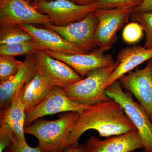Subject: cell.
Masks as SVG:
<instances>
[{
	"mask_svg": "<svg viewBox=\"0 0 152 152\" xmlns=\"http://www.w3.org/2000/svg\"><path fill=\"white\" fill-rule=\"evenodd\" d=\"M117 58L118 64L106 82L105 88L142 63L151 59L152 48L141 46L125 48L120 51Z\"/></svg>",
	"mask_w": 152,
	"mask_h": 152,
	"instance_id": "obj_17",
	"label": "cell"
},
{
	"mask_svg": "<svg viewBox=\"0 0 152 152\" xmlns=\"http://www.w3.org/2000/svg\"><path fill=\"white\" fill-rule=\"evenodd\" d=\"M143 148L141 138L136 129L104 140L91 136L84 145L85 152H131Z\"/></svg>",
	"mask_w": 152,
	"mask_h": 152,
	"instance_id": "obj_14",
	"label": "cell"
},
{
	"mask_svg": "<svg viewBox=\"0 0 152 152\" xmlns=\"http://www.w3.org/2000/svg\"><path fill=\"white\" fill-rule=\"evenodd\" d=\"M88 106L72 100L66 96L64 89L54 86L43 100L26 113L25 126H27L38 119L48 115L63 112H77L80 113Z\"/></svg>",
	"mask_w": 152,
	"mask_h": 152,
	"instance_id": "obj_10",
	"label": "cell"
},
{
	"mask_svg": "<svg viewBox=\"0 0 152 152\" xmlns=\"http://www.w3.org/2000/svg\"><path fill=\"white\" fill-rule=\"evenodd\" d=\"M37 72L34 53L26 56L18 72L10 80L0 84L1 113L8 107L17 93L33 78Z\"/></svg>",
	"mask_w": 152,
	"mask_h": 152,
	"instance_id": "obj_16",
	"label": "cell"
},
{
	"mask_svg": "<svg viewBox=\"0 0 152 152\" xmlns=\"http://www.w3.org/2000/svg\"><path fill=\"white\" fill-rule=\"evenodd\" d=\"M118 64L96 69L90 72L85 78L70 85L65 88L68 97L72 100L86 106H91L108 101L105 85L110 75Z\"/></svg>",
	"mask_w": 152,
	"mask_h": 152,
	"instance_id": "obj_3",
	"label": "cell"
},
{
	"mask_svg": "<svg viewBox=\"0 0 152 152\" xmlns=\"http://www.w3.org/2000/svg\"><path fill=\"white\" fill-rule=\"evenodd\" d=\"M152 12V0H144L141 5L133 9V12Z\"/></svg>",
	"mask_w": 152,
	"mask_h": 152,
	"instance_id": "obj_26",
	"label": "cell"
},
{
	"mask_svg": "<svg viewBox=\"0 0 152 152\" xmlns=\"http://www.w3.org/2000/svg\"><path fill=\"white\" fill-rule=\"evenodd\" d=\"M44 51L53 58L66 63L83 78L86 77L91 71L113 65L116 62L111 55H104V52L99 48L88 53L78 54H66Z\"/></svg>",
	"mask_w": 152,
	"mask_h": 152,
	"instance_id": "obj_12",
	"label": "cell"
},
{
	"mask_svg": "<svg viewBox=\"0 0 152 152\" xmlns=\"http://www.w3.org/2000/svg\"><path fill=\"white\" fill-rule=\"evenodd\" d=\"M130 18L140 24L143 28L146 37L144 47L146 49L152 48V12H132Z\"/></svg>",
	"mask_w": 152,
	"mask_h": 152,
	"instance_id": "obj_22",
	"label": "cell"
},
{
	"mask_svg": "<svg viewBox=\"0 0 152 152\" xmlns=\"http://www.w3.org/2000/svg\"><path fill=\"white\" fill-rule=\"evenodd\" d=\"M64 152H85L84 145L69 146L67 147Z\"/></svg>",
	"mask_w": 152,
	"mask_h": 152,
	"instance_id": "obj_27",
	"label": "cell"
},
{
	"mask_svg": "<svg viewBox=\"0 0 152 152\" xmlns=\"http://www.w3.org/2000/svg\"><path fill=\"white\" fill-rule=\"evenodd\" d=\"M144 0H97L98 9L132 8L138 7Z\"/></svg>",
	"mask_w": 152,
	"mask_h": 152,
	"instance_id": "obj_23",
	"label": "cell"
},
{
	"mask_svg": "<svg viewBox=\"0 0 152 152\" xmlns=\"http://www.w3.org/2000/svg\"><path fill=\"white\" fill-rule=\"evenodd\" d=\"M135 129L122 107L111 99L89 106L80 113L68 137L66 147L78 145L81 136L89 130H95L101 137H108L123 134Z\"/></svg>",
	"mask_w": 152,
	"mask_h": 152,
	"instance_id": "obj_1",
	"label": "cell"
},
{
	"mask_svg": "<svg viewBox=\"0 0 152 152\" xmlns=\"http://www.w3.org/2000/svg\"><path fill=\"white\" fill-rule=\"evenodd\" d=\"M144 30L140 24L138 22H132L125 26L122 33L124 40L129 44L138 42L142 37Z\"/></svg>",
	"mask_w": 152,
	"mask_h": 152,
	"instance_id": "obj_24",
	"label": "cell"
},
{
	"mask_svg": "<svg viewBox=\"0 0 152 152\" xmlns=\"http://www.w3.org/2000/svg\"><path fill=\"white\" fill-rule=\"evenodd\" d=\"M29 3H32L42 2H47L50 1H53V0H26Z\"/></svg>",
	"mask_w": 152,
	"mask_h": 152,
	"instance_id": "obj_29",
	"label": "cell"
},
{
	"mask_svg": "<svg viewBox=\"0 0 152 152\" xmlns=\"http://www.w3.org/2000/svg\"><path fill=\"white\" fill-rule=\"evenodd\" d=\"M98 24V19L94 11L81 20L65 26H57L50 24L44 27L54 31L69 42L78 46L88 53L97 47L95 34Z\"/></svg>",
	"mask_w": 152,
	"mask_h": 152,
	"instance_id": "obj_8",
	"label": "cell"
},
{
	"mask_svg": "<svg viewBox=\"0 0 152 152\" xmlns=\"http://www.w3.org/2000/svg\"><path fill=\"white\" fill-rule=\"evenodd\" d=\"M23 91V88L8 107L1 113L0 135L15 136L20 144L26 145L28 143L25 136L26 112L22 99Z\"/></svg>",
	"mask_w": 152,
	"mask_h": 152,
	"instance_id": "obj_15",
	"label": "cell"
},
{
	"mask_svg": "<svg viewBox=\"0 0 152 152\" xmlns=\"http://www.w3.org/2000/svg\"><path fill=\"white\" fill-rule=\"evenodd\" d=\"M118 80L138 100L152 121V59L143 69L131 71Z\"/></svg>",
	"mask_w": 152,
	"mask_h": 152,
	"instance_id": "obj_11",
	"label": "cell"
},
{
	"mask_svg": "<svg viewBox=\"0 0 152 152\" xmlns=\"http://www.w3.org/2000/svg\"><path fill=\"white\" fill-rule=\"evenodd\" d=\"M53 87L42 74L37 72L33 78L23 87L22 99L26 113L43 100Z\"/></svg>",
	"mask_w": 152,
	"mask_h": 152,
	"instance_id": "obj_18",
	"label": "cell"
},
{
	"mask_svg": "<svg viewBox=\"0 0 152 152\" xmlns=\"http://www.w3.org/2000/svg\"><path fill=\"white\" fill-rule=\"evenodd\" d=\"M19 26L31 36L39 50H50L66 54L86 53L81 48L69 42L53 30L37 27L32 24Z\"/></svg>",
	"mask_w": 152,
	"mask_h": 152,
	"instance_id": "obj_13",
	"label": "cell"
},
{
	"mask_svg": "<svg viewBox=\"0 0 152 152\" xmlns=\"http://www.w3.org/2000/svg\"><path fill=\"white\" fill-rule=\"evenodd\" d=\"M23 61L14 57L0 56V84L7 82L16 75Z\"/></svg>",
	"mask_w": 152,
	"mask_h": 152,
	"instance_id": "obj_21",
	"label": "cell"
},
{
	"mask_svg": "<svg viewBox=\"0 0 152 152\" xmlns=\"http://www.w3.org/2000/svg\"><path fill=\"white\" fill-rule=\"evenodd\" d=\"M39 50L34 40L16 43L0 45V56H16L34 53Z\"/></svg>",
	"mask_w": 152,
	"mask_h": 152,
	"instance_id": "obj_20",
	"label": "cell"
},
{
	"mask_svg": "<svg viewBox=\"0 0 152 152\" xmlns=\"http://www.w3.org/2000/svg\"><path fill=\"white\" fill-rule=\"evenodd\" d=\"M133 9H97L94 13L98 24L95 34L97 47L104 52L108 50L116 41L117 34L128 23Z\"/></svg>",
	"mask_w": 152,
	"mask_h": 152,
	"instance_id": "obj_5",
	"label": "cell"
},
{
	"mask_svg": "<svg viewBox=\"0 0 152 152\" xmlns=\"http://www.w3.org/2000/svg\"><path fill=\"white\" fill-rule=\"evenodd\" d=\"M37 72L47 79L53 86L64 89L83 77L66 63L51 56L43 50L35 53Z\"/></svg>",
	"mask_w": 152,
	"mask_h": 152,
	"instance_id": "obj_9",
	"label": "cell"
},
{
	"mask_svg": "<svg viewBox=\"0 0 152 152\" xmlns=\"http://www.w3.org/2000/svg\"><path fill=\"white\" fill-rule=\"evenodd\" d=\"M80 6H86L93 4L97 0H69Z\"/></svg>",
	"mask_w": 152,
	"mask_h": 152,
	"instance_id": "obj_28",
	"label": "cell"
},
{
	"mask_svg": "<svg viewBox=\"0 0 152 152\" xmlns=\"http://www.w3.org/2000/svg\"><path fill=\"white\" fill-rule=\"evenodd\" d=\"M96 1L86 6L78 5L69 0H53L31 4L40 12L48 16L52 24L63 27L81 20L98 9Z\"/></svg>",
	"mask_w": 152,
	"mask_h": 152,
	"instance_id": "obj_6",
	"label": "cell"
},
{
	"mask_svg": "<svg viewBox=\"0 0 152 152\" xmlns=\"http://www.w3.org/2000/svg\"><path fill=\"white\" fill-rule=\"evenodd\" d=\"M32 40L31 36L19 26L0 28V45L29 42Z\"/></svg>",
	"mask_w": 152,
	"mask_h": 152,
	"instance_id": "obj_19",
	"label": "cell"
},
{
	"mask_svg": "<svg viewBox=\"0 0 152 152\" xmlns=\"http://www.w3.org/2000/svg\"><path fill=\"white\" fill-rule=\"evenodd\" d=\"M52 24L48 16L26 0H0V28L23 24Z\"/></svg>",
	"mask_w": 152,
	"mask_h": 152,
	"instance_id": "obj_7",
	"label": "cell"
},
{
	"mask_svg": "<svg viewBox=\"0 0 152 152\" xmlns=\"http://www.w3.org/2000/svg\"><path fill=\"white\" fill-rule=\"evenodd\" d=\"M119 81H116L107 87L106 94L124 110L138 132L144 152H152V121L141 105L133 100L132 94L124 91Z\"/></svg>",
	"mask_w": 152,
	"mask_h": 152,
	"instance_id": "obj_4",
	"label": "cell"
},
{
	"mask_svg": "<svg viewBox=\"0 0 152 152\" xmlns=\"http://www.w3.org/2000/svg\"><path fill=\"white\" fill-rule=\"evenodd\" d=\"M80 115L77 112H67L54 121L38 119L25 128V133L37 138L42 152H64Z\"/></svg>",
	"mask_w": 152,
	"mask_h": 152,
	"instance_id": "obj_2",
	"label": "cell"
},
{
	"mask_svg": "<svg viewBox=\"0 0 152 152\" xmlns=\"http://www.w3.org/2000/svg\"><path fill=\"white\" fill-rule=\"evenodd\" d=\"M5 151L6 152H42L38 146L32 148L28 144L23 145L20 144L15 136Z\"/></svg>",
	"mask_w": 152,
	"mask_h": 152,
	"instance_id": "obj_25",
	"label": "cell"
},
{
	"mask_svg": "<svg viewBox=\"0 0 152 152\" xmlns=\"http://www.w3.org/2000/svg\"><path fill=\"white\" fill-rule=\"evenodd\" d=\"M4 151H0V152H5Z\"/></svg>",
	"mask_w": 152,
	"mask_h": 152,
	"instance_id": "obj_30",
	"label": "cell"
}]
</instances>
